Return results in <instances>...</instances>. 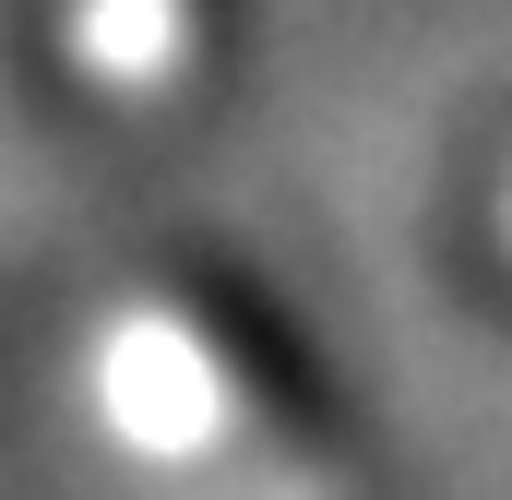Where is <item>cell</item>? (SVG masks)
I'll list each match as a JSON object with an SVG mask.
<instances>
[]
</instances>
